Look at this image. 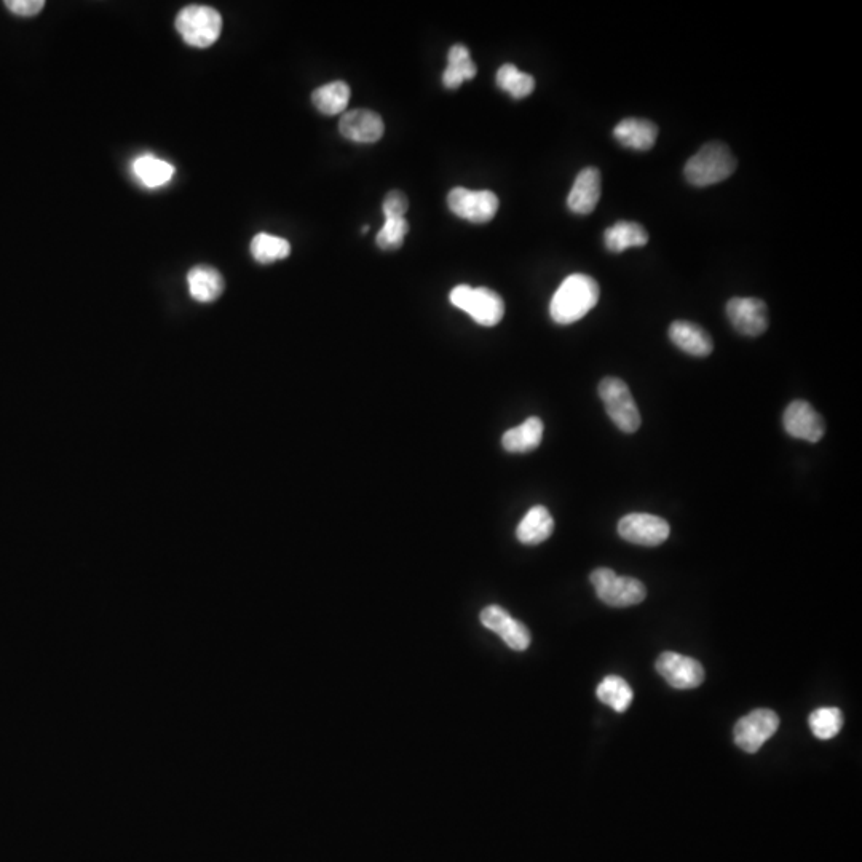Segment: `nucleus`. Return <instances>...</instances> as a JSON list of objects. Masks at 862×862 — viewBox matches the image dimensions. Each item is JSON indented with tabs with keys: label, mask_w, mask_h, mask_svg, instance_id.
<instances>
[{
	"label": "nucleus",
	"mask_w": 862,
	"mask_h": 862,
	"mask_svg": "<svg viewBox=\"0 0 862 862\" xmlns=\"http://www.w3.org/2000/svg\"><path fill=\"white\" fill-rule=\"evenodd\" d=\"M179 36L190 47L208 48L221 36L222 16L206 5H189L176 16Z\"/></svg>",
	"instance_id": "3"
},
{
	"label": "nucleus",
	"mask_w": 862,
	"mask_h": 862,
	"mask_svg": "<svg viewBox=\"0 0 862 862\" xmlns=\"http://www.w3.org/2000/svg\"><path fill=\"white\" fill-rule=\"evenodd\" d=\"M736 170L735 155L724 143L704 144L700 151L685 163V179L695 187H708L730 178Z\"/></svg>",
	"instance_id": "2"
},
{
	"label": "nucleus",
	"mask_w": 862,
	"mask_h": 862,
	"mask_svg": "<svg viewBox=\"0 0 862 862\" xmlns=\"http://www.w3.org/2000/svg\"><path fill=\"white\" fill-rule=\"evenodd\" d=\"M339 130L344 138L353 143L371 144L384 136L385 127L384 120L377 112L353 109L342 115Z\"/></svg>",
	"instance_id": "14"
},
{
	"label": "nucleus",
	"mask_w": 862,
	"mask_h": 862,
	"mask_svg": "<svg viewBox=\"0 0 862 862\" xmlns=\"http://www.w3.org/2000/svg\"><path fill=\"white\" fill-rule=\"evenodd\" d=\"M131 173L136 181L147 189H159L167 186L173 179L174 167L167 160L152 154L139 155L131 163Z\"/></svg>",
	"instance_id": "18"
},
{
	"label": "nucleus",
	"mask_w": 862,
	"mask_h": 862,
	"mask_svg": "<svg viewBox=\"0 0 862 862\" xmlns=\"http://www.w3.org/2000/svg\"><path fill=\"white\" fill-rule=\"evenodd\" d=\"M499 197L491 190H470L465 187H455L447 195L449 210L475 224H486L495 218L499 211Z\"/></svg>",
	"instance_id": "7"
},
{
	"label": "nucleus",
	"mask_w": 862,
	"mask_h": 862,
	"mask_svg": "<svg viewBox=\"0 0 862 862\" xmlns=\"http://www.w3.org/2000/svg\"><path fill=\"white\" fill-rule=\"evenodd\" d=\"M599 396L604 403L610 420L623 433H634L641 427V412L637 409L631 390L618 377H605L598 387Z\"/></svg>",
	"instance_id": "5"
},
{
	"label": "nucleus",
	"mask_w": 862,
	"mask_h": 862,
	"mask_svg": "<svg viewBox=\"0 0 862 862\" xmlns=\"http://www.w3.org/2000/svg\"><path fill=\"white\" fill-rule=\"evenodd\" d=\"M554 519L550 511L542 505L530 508L519 522L516 537L524 545H540L553 534Z\"/></svg>",
	"instance_id": "20"
},
{
	"label": "nucleus",
	"mask_w": 862,
	"mask_h": 862,
	"mask_svg": "<svg viewBox=\"0 0 862 862\" xmlns=\"http://www.w3.org/2000/svg\"><path fill=\"white\" fill-rule=\"evenodd\" d=\"M668 522L649 513H631L618 522V534L626 542L641 546H658L668 540Z\"/></svg>",
	"instance_id": "9"
},
{
	"label": "nucleus",
	"mask_w": 862,
	"mask_h": 862,
	"mask_svg": "<svg viewBox=\"0 0 862 862\" xmlns=\"http://www.w3.org/2000/svg\"><path fill=\"white\" fill-rule=\"evenodd\" d=\"M810 730L818 740H832L843 727V714L839 708H819L811 712Z\"/></svg>",
	"instance_id": "28"
},
{
	"label": "nucleus",
	"mask_w": 862,
	"mask_h": 862,
	"mask_svg": "<svg viewBox=\"0 0 862 862\" xmlns=\"http://www.w3.org/2000/svg\"><path fill=\"white\" fill-rule=\"evenodd\" d=\"M291 254V245L285 238L277 235L258 234L251 242V256L259 264H272L283 261Z\"/></svg>",
	"instance_id": "26"
},
{
	"label": "nucleus",
	"mask_w": 862,
	"mask_h": 862,
	"mask_svg": "<svg viewBox=\"0 0 862 862\" xmlns=\"http://www.w3.org/2000/svg\"><path fill=\"white\" fill-rule=\"evenodd\" d=\"M601 296L598 281L585 273H574L562 281L550 304L554 323L566 326L582 320L596 307Z\"/></svg>",
	"instance_id": "1"
},
{
	"label": "nucleus",
	"mask_w": 862,
	"mask_h": 862,
	"mask_svg": "<svg viewBox=\"0 0 862 862\" xmlns=\"http://www.w3.org/2000/svg\"><path fill=\"white\" fill-rule=\"evenodd\" d=\"M668 334L671 342L687 355L703 358V356L711 355L712 348H714L711 336L692 321H674L673 325L669 326Z\"/></svg>",
	"instance_id": "16"
},
{
	"label": "nucleus",
	"mask_w": 862,
	"mask_h": 862,
	"mask_svg": "<svg viewBox=\"0 0 862 862\" xmlns=\"http://www.w3.org/2000/svg\"><path fill=\"white\" fill-rule=\"evenodd\" d=\"M613 136L621 146L634 151H649L655 146L658 128L655 123L645 119H625L618 123Z\"/></svg>",
	"instance_id": "17"
},
{
	"label": "nucleus",
	"mask_w": 862,
	"mask_h": 862,
	"mask_svg": "<svg viewBox=\"0 0 862 862\" xmlns=\"http://www.w3.org/2000/svg\"><path fill=\"white\" fill-rule=\"evenodd\" d=\"M655 668L673 689H696L704 682V668L701 663L681 653H661Z\"/></svg>",
	"instance_id": "10"
},
{
	"label": "nucleus",
	"mask_w": 862,
	"mask_h": 862,
	"mask_svg": "<svg viewBox=\"0 0 862 862\" xmlns=\"http://www.w3.org/2000/svg\"><path fill=\"white\" fill-rule=\"evenodd\" d=\"M348 101H350V87L342 80L321 85L312 93L313 106L325 115L342 114L347 109Z\"/></svg>",
	"instance_id": "24"
},
{
	"label": "nucleus",
	"mask_w": 862,
	"mask_h": 862,
	"mask_svg": "<svg viewBox=\"0 0 862 862\" xmlns=\"http://www.w3.org/2000/svg\"><path fill=\"white\" fill-rule=\"evenodd\" d=\"M779 728V717L770 709H756L736 722L733 738L738 748L756 754Z\"/></svg>",
	"instance_id": "8"
},
{
	"label": "nucleus",
	"mask_w": 862,
	"mask_h": 862,
	"mask_svg": "<svg viewBox=\"0 0 862 862\" xmlns=\"http://www.w3.org/2000/svg\"><path fill=\"white\" fill-rule=\"evenodd\" d=\"M602 178L598 168H585L578 173L574 186L567 197V206L575 214H591L601 200Z\"/></svg>",
	"instance_id": "15"
},
{
	"label": "nucleus",
	"mask_w": 862,
	"mask_h": 862,
	"mask_svg": "<svg viewBox=\"0 0 862 862\" xmlns=\"http://www.w3.org/2000/svg\"><path fill=\"white\" fill-rule=\"evenodd\" d=\"M497 85L513 98L522 99L535 90V79L530 74L519 71L515 64H503L497 71Z\"/></svg>",
	"instance_id": "27"
},
{
	"label": "nucleus",
	"mask_w": 862,
	"mask_h": 862,
	"mask_svg": "<svg viewBox=\"0 0 862 862\" xmlns=\"http://www.w3.org/2000/svg\"><path fill=\"white\" fill-rule=\"evenodd\" d=\"M408 208V197H406L403 192H400V190H393V192H390V194L385 197L384 205H382L385 219L404 218V214H406Z\"/></svg>",
	"instance_id": "30"
},
{
	"label": "nucleus",
	"mask_w": 862,
	"mask_h": 862,
	"mask_svg": "<svg viewBox=\"0 0 862 862\" xmlns=\"http://www.w3.org/2000/svg\"><path fill=\"white\" fill-rule=\"evenodd\" d=\"M451 304L468 313L481 326L499 325L505 315V302L502 296L489 288H471L468 285L455 286L449 294Z\"/></svg>",
	"instance_id": "4"
},
{
	"label": "nucleus",
	"mask_w": 862,
	"mask_h": 862,
	"mask_svg": "<svg viewBox=\"0 0 862 862\" xmlns=\"http://www.w3.org/2000/svg\"><path fill=\"white\" fill-rule=\"evenodd\" d=\"M409 224L406 218L385 219V224L377 234V245L385 251L398 250L408 235Z\"/></svg>",
	"instance_id": "29"
},
{
	"label": "nucleus",
	"mask_w": 862,
	"mask_h": 862,
	"mask_svg": "<svg viewBox=\"0 0 862 862\" xmlns=\"http://www.w3.org/2000/svg\"><path fill=\"white\" fill-rule=\"evenodd\" d=\"M484 628L491 629L502 637L503 642L516 652H524L530 645V631L521 621L511 617L499 605H489L479 615Z\"/></svg>",
	"instance_id": "13"
},
{
	"label": "nucleus",
	"mask_w": 862,
	"mask_h": 862,
	"mask_svg": "<svg viewBox=\"0 0 862 862\" xmlns=\"http://www.w3.org/2000/svg\"><path fill=\"white\" fill-rule=\"evenodd\" d=\"M596 695H598L601 703L607 704L613 711L620 712V714L631 706L634 698L633 689L620 676L605 677L604 681L598 685Z\"/></svg>",
	"instance_id": "25"
},
{
	"label": "nucleus",
	"mask_w": 862,
	"mask_h": 862,
	"mask_svg": "<svg viewBox=\"0 0 862 862\" xmlns=\"http://www.w3.org/2000/svg\"><path fill=\"white\" fill-rule=\"evenodd\" d=\"M190 296L197 302H214L224 293V278L218 270L208 265H198L187 273Z\"/></svg>",
	"instance_id": "19"
},
{
	"label": "nucleus",
	"mask_w": 862,
	"mask_h": 862,
	"mask_svg": "<svg viewBox=\"0 0 862 862\" xmlns=\"http://www.w3.org/2000/svg\"><path fill=\"white\" fill-rule=\"evenodd\" d=\"M5 7L13 15L31 18V16H36L37 13L42 12L45 2L44 0H8V2H5Z\"/></svg>",
	"instance_id": "31"
},
{
	"label": "nucleus",
	"mask_w": 862,
	"mask_h": 862,
	"mask_svg": "<svg viewBox=\"0 0 862 862\" xmlns=\"http://www.w3.org/2000/svg\"><path fill=\"white\" fill-rule=\"evenodd\" d=\"M476 72L478 68L471 61L470 50L462 44L452 45L447 53V68L443 72L444 87L455 90L465 80L475 79Z\"/></svg>",
	"instance_id": "23"
},
{
	"label": "nucleus",
	"mask_w": 862,
	"mask_h": 862,
	"mask_svg": "<svg viewBox=\"0 0 862 862\" xmlns=\"http://www.w3.org/2000/svg\"><path fill=\"white\" fill-rule=\"evenodd\" d=\"M784 430L795 439H803L808 443H818L826 433V424L815 408L807 401H792L784 411Z\"/></svg>",
	"instance_id": "12"
},
{
	"label": "nucleus",
	"mask_w": 862,
	"mask_h": 862,
	"mask_svg": "<svg viewBox=\"0 0 862 862\" xmlns=\"http://www.w3.org/2000/svg\"><path fill=\"white\" fill-rule=\"evenodd\" d=\"M604 243L610 253H623L629 248H641L647 245L649 234L637 222L620 221L605 230Z\"/></svg>",
	"instance_id": "22"
},
{
	"label": "nucleus",
	"mask_w": 862,
	"mask_h": 862,
	"mask_svg": "<svg viewBox=\"0 0 862 862\" xmlns=\"http://www.w3.org/2000/svg\"><path fill=\"white\" fill-rule=\"evenodd\" d=\"M590 580L599 601L610 607H631V605L641 604L647 596V588L641 580L620 577L607 567L594 570Z\"/></svg>",
	"instance_id": "6"
},
{
	"label": "nucleus",
	"mask_w": 862,
	"mask_h": 862,
	"mask_svg": "<svg viewBox=\"0 0 862 862\" xmlns=\"http://www.w3.org/2000/svg\"><path fill=\"white\" fill-rule=\"evenodd\" d=\"M727 317L743 336L757 337L768 328V309L756 297H733L727 302Z\"/></svg>",
	"instance_id": "11"
},
{
	"label": "nucleus",
	"mask_w": 862,
	"mask_h": 862,
	"mask_svg": "<svg viewBox=\"0 0 862 862\" xmlns=\"http://www.w3.org/2000/svg\"><path fill=\"white\" fill-rule=\"evenodd\" d=\"M543 438V422L538 417H529L524 424L505 431L502 446L510 454H527L540 446Z\"/></svg>",
	"instance_id": "21"
}]
</instances>
